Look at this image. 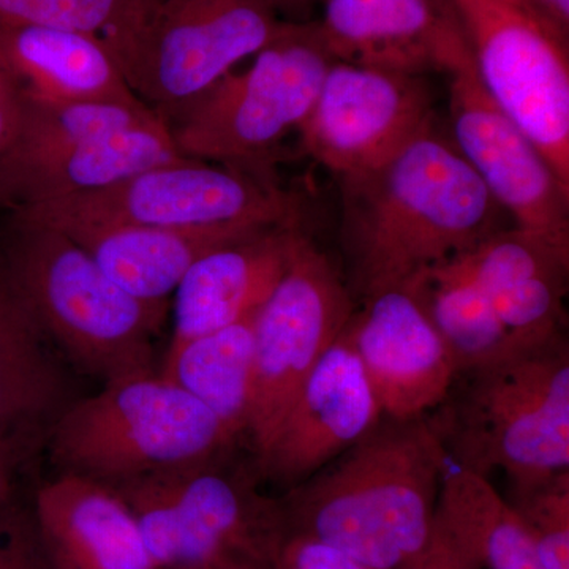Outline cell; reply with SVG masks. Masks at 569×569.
Wrapping results in <instances>:
<instances>
[{"instance_id": "obj_1", "label": "cell", "mask_w": 569, "mask_h": 569, "mask_svg": "<svg viewBox=\"0 0 569 569\" xmlns=\"http://www.w3.org/2000/svg\"><path fill=\"white\" fill-rule=\"evenodd\" d=\"M337 179L353 299L410 290L501 230L503 209L437 123L376 170Z\"/></svg>"}, {"instance_id": "obj_2", "label": "cell", "mask_w": 569, "mask_h": 569, "mask_svg": "<svg viewBox=\"0 0 569 569\" xmlns=\"http://www.w3.org/2000/svg\"><path fill=\"white\" fill-rule=\"evenodd\" d=\"M447 463L430 419L383 418L280 498L284 533L316 539L372 569H403L432 535Z\"/></svg>"}, {"instance_id": "obj_3", "label": "cell", "mask_w": 569, "mask_h": 569, "mask_svg": "<svg viewBox=\"0 0 569 569\" xmlns=\"http://www.w3.org/2000/svg\"><path fill=\"white\" fill-rule=\"evenodd\" d=\"M0 269L44 336L104 385L156 376L153 337L168 301L127 293L69 236L13 220Z\"/></svg>"}, {"instance_id": "obj_4", "label": "cell", "mask_w": 569, "mask_h": 569, "mask_svg": "<svg viewBox=\"0 0 569 569\" xmlns=\"http://www.w3.org/2000/svg\"><path fill=\"white\" fill-rule=\"evenodd\" d=\"M466 387L430 419L448 459L511 492L569 471V350L563 335L460 373Z\"/></svg>"}, {"instance_id": "obj_5", "label": "cell", "mask_w": 569, "mask_h": 569, "mask_svg": "<svg viewBox=\"0 0 569 569\" xmlns=\"http://www.w3.org/2000/svg\"><path fill=\"white\" fill-rule=\"evenodd\" d=\"M47 443L61 473L111 489L213 463L233 437L211 411L160 376L104 385L74 400Z\"/></svg>"}, {"instance_id": "obj_6", "label": "cell", "mask_w": 569, "mask_h": 569, "mask_svg": "<svg viewBox=\"0 0 569 569\" xmlns=\"http://www.w3.org/2000/svg\"><path fill=\"white\" fill-rule=\"evenodd\" d=\"M332 62L317 21H284L249 69L228 73L171 127L179 152L269 174L272 153L301 129Z\"/></svg>"}, {"instance_id": "obj_7", "label": "cell", "mask_w": 569, "mask_h": 569, "mask_svg": "<svg viewBox=\"0 0 569 569\" xmlns=\"http://www.w3.org/2000/svg\"><path fill=\"white\" fill-rule=\"evenodd\" d=\"M13 220L54 230L73 227L206 228L298 222L293 194L271 176L203 160L149 168L96 192L32 206Z\"/></svg>"}, {"instance_id": "obj_8", "label": "cell", "mask_w": 569, "mask_h": 569, "mask_svg": "<svg viewBox=\"0 0 569 569\" xmlns=\"http://www.w3.org/2000/svg\"><path fill=\"white\" fill-rule=\"evenodd\" d=\"M114 490L160 568L242 560L271 569L284 537L280 500L260 496L250 479L222 473L213 463Z\"/></svg>"}, {"instance_id": "obj_9", "label": "cell", "mask_w": 569, "mask_h": 569, "mask_svg": "<svg viewBox=\"0 0 569 569\" xmlns=\"http://www.w3.org/2000/svg\"><path fill=\"white\" fill-rule=\"evenodd\" d=\"M355 299L336 266L302 231L290 264L254 313L247 436L257 463L318 361L346 331Z\"/></svg>"}, {"instance_id": "obj_10", "label": "cell", "mask_w": 569, "mask_h": 569, "mask_svg": "<svg viewBox=\"0 0 569 569\" xmlns=\"http://www.w3.org/2000/svg\"><path fill=\"white\" fill-rule=\"evenodd\" d=\"M493 102L569 189L568 36L520 0H451Z\"/></svg>"}, {"instance_id": "obj_11", "label": "cell", "mask_w": 569, "mask_h": 569, "mask_svg": "<svg viewBox=\"0 0 569 569\" xmlns=\"http://www.w3.org/2000/svg\"><path fill=\"white\" fill-rule=\"evenodd\" d=\"M283 22L269 0H162L123 73L171 129Z\"/></svg>"}, {"instance_id": "obj_12", "label": "cell", "mask_w": 569, "mask_h": 569, "mask_svg": "<svg viewBox=\"0 0 569 569\" xmlns=\"http://www.w3.org/2000/svg\"><path fill=\"white\" fill-rule=\"evenodd\" d=\"M433 123L426 74L335 61L298 134L307 156L343 178L387 163Z\"/></svg>"}, {"instance_id": "obj_13", "label": "cell", "mask_w": 569, "mask_h": 569, "mask_svg": "<svg viewBox=\"0 0 569 569\" xmlns=\"http://www.w3.org/2000/svg\"><path fill=\"white\" fill-rule=\"evenodd\" d=\"M448 77L451 141L520 230L569 244V189L486 91L471 51Z\"/></svg>"}, {"instance_id": "obj_14", "label": "cell", "mask_w": 569, "mask_h": 569, "mask_svg": "<svg viewBox=\"0 0 569 569\" xmlns=\"http://www.w3.org/2000/svg\"><path fill=\"white\" fill-rule=\"evenodd\" d=\"M346 328L383 418L413 421L447 400L458 378L455 359L410 290L365 299Z\"/></svg>"}, {"instance_id": "obj_15", "label": "cell", "mask_w": 569, "mask_h": 569, "mask_svg": "<svg viewBox=\"0 0 569 569\" xmlns=\"http://www.w3.org/2000/svg\"><path fill=\"white\" fill-rule=\"evenodd\" d=\"M381 419L376 392L343 331L307 378L257 463L258 471L293 489L358 443Z\"/></svg>"}, {"instance_id": "obj_16", "label": "cell", "mask_w": 569, "mask_h": 569, "mask_svg": "<svg viewBox=\"0 0 569 569\" xmlns=\"http://www.w3.org/2000/svg\"><path fill=\"white\" fill-rule=\"evenodd\" d=\"M318 22L335 61L445 73L470 52L451 0H321Z\"/></svg>"}, {"instance_id": "obj_17", "label": "cell", "mask_w": 569, "mask_h": 569, "mask_svg": "<svg viewBox=\"0 0 569 569\" xmlns=\"http://www.w3.org/2000/svg\"><path fill=\"white\" fill-rule=\"evenodd\" d=\"M187 160L164 122L41 152L0 153V203L11 211L96 192Z\"/></svg>"}, {"instance_id": "obj_18", "label": "cell", "mask_w": 569, "mask_h": 569, "mask_svg": "<svg viewBox=\"0 0 569 569\" xmlns=\"http://www.w3.org/2000/svg\"><path fill=\"white\" fill-rule=\"evenodd\" d=\"M301 233L299 220L274 224L201 257L176 288L168 351L254 316L287 271Z\"/></svg>"}, {"instance_id": "obj_19", "label": "cell", "mask_w": 569, "mask_h": 569, "mask_svg": "<svg viewBox=\"0 0 569 569\" xmlns=\"http://www.w3.org/2000/svg\"><path fill=\"white\" fill-rule=\"evenodd\" d=\"M29 512L52 569H163L123 498L102 482L59 473L40 486Z\"/></svg>"}, {"instance_id": "obj_20", "label": "cell", "mask_w": 569, "mask_h": 569, "mask_svg": "<svg viewBox=\"0 0 569 569\" xmlns=\"http://www.w3.org/2000/svg\"><path fill=\"white\" fill-rule=\"evenodd\" d=\"M73 402L51 340L0 269V456L17 470Z\"/></svg>"}, {"instance_id": "obj_21", "label": "cell", "mask_w": 569, "mask_h": 569, "mask_svg": "<svg viewBox=\"0 0 569 569\" xmlns=\"http://www.w3.org/2000/svg\"><path fill=\"white\" fill-rule=\"evenodd\" d=\"M264 228L269 227H73L58 231L77 242L127 293L144 301H167L201 257Z\"/></svg>"}, {"instance_id": "obj_22", "label": "cell", "mask_w": 569, "mask_h": 569, "mask_svg": "<svg viewBox=\"0 0 569 569\" xmlns=\"http://www.w3.org/2000/svg\"><path fill=\"white\" fill-rule=\"evenodd\" d=\"M0 63L26 96L144 103L111 48L91 33L50 26L0 28Z\"/></svg>"}, {"instance_id": "obj_23", "label": "cell", "mask_w": 569, "mask_h": 569, "mask_svg": "<svg viewBox=\"0 0 569 569\" xmlns=\"http://www.w3.org/2000/svg\"><path fill=\"white\" fill-rule=\"evenodd\" d=\"M436 520L481 569H545L529 530L488 477L449 459Z\"/></svg>"}, {"instance_id": "obj_24", "label": "cell", "mask_w": 569, "mask_h": 569, "mask_svg": "<svg viewBox=\"0 0 569 569\" xmlns=\"http://www.w3.org/2000/svg\"><path fill=\"white\" fill-rule=\"evenodd\" d=\"M253 321L254 316L247 317L168 351L160 373L203 403L234 441L249 426Z\"/></svg>"}, {"instance_id": "obj_25", "label": "cell", "mask_w": 569, "mask_h": 569, "mask_svg": "<svg viewBox=\"0 0 569 569\" xmlns=\"http://www.w3.org/2000/svg\"><path fill=\"white\" fill-rule=\"evenodd\" d=\"M410 291L447 343L458 376L520 351L489 296L445 266L422 277Z\"/></svg>"}, {"instance_id": "obj_26", "label": "cell", "mask_w": 569, "mask_h": 569, "mask_svg": "<svg viewBox=\"0 0 569 569\" xmlns=\"http://www.w3.org/2000/svg\"><path fill=\"white\" fill-rule=\"evenodd\" d=\"M160 122L163 119L146 103L54 100L22 93L20 127L3 152L51 151Z\"/></svg>"}, {"instance_id": "obj_27", "label": "cell", "mask_w": 569, "mask_h": 569, "mask_svg": "<svg viewBox=\"0 0 569 569\" xmlns=\"http://www.w3.org/2000/svg\"><path fill=\"white\" fill-rule=\"evenodd\" d=\"M160 2L162 0H0V28L50 26L91 33L111 48L126 70L138 37Z\"/></svg>"}, {"instance_id": "obj_28", "label": "cell", "mask_w": 569, "mask_h": 569, "mask_svg": "<svg viewBox=\"0 0 569 569\" xmlns=\"http://www.w3.org/2000/svg\"><path fill=\"white\" fill-rule=\"evenodd\" d=\"M511 493L542 568L569 569V471Z\"/></svg>"}, {"instance_id": "obj_29", "label": "cell", "mask_w": 569, "mask_h": 569, "mask_svg": "<svg viewBox=\"0 0 569 569\" xmlns=\"http://www.w3.org/2000/svg\"><path fill=\"white\" fill-rule=\"evenodd\" d=\"M0 569H52L33 529L31 512L11 503L0 511Z\"/></svg>"}, {"instance_id": "obj_30", "label": "cell", "mask_w": 569, "mask_h": 569, "mask_svg": "<svg viewBox=\"0 0 569 569\" xmlns=\"http://www.w3.org/2000/svg\"><path fill=\"white\" fill-rule=\"evenodd\" d=\"M271 569H372L316 539L284 533Z\"/></svg>"}, {"instance_id": "obj_31", "label": "cell", "mask_w": 569, "mask_h": 569, "mask_svg": "<svg viewBox=\"0 0 569 569\" xmlns=\"http://www.w3.org/2000/svg\"><path fill=\"white\" fill-rule=\"evenodd\" d=\"M403 569H481V567L436 520L426 548Z\"/></svg>"}, {"instance_id": "obj_32", "label": "cell", "mask_w": 569, "mask_h": 569, "mask_svg": "<svg viewBox=\"0 0 569 569\" xmlns=\"http://www.w3.org/2000/svg\"><path fill=\"white\" fill-rule=\"evenodd\" d=\"M22 93L6 67L0 63V152L9 148L21 119Z\"/></svg>"}, {"instance_id": "obj_33", "label": "cell", "mask_w": 569, "mask_h": 569, "mask_svg": "<svg viewBox=\"0 0 569 569\" xmlns=\"http://www.w3.org/2000/svg\"><path fill=\"white\" fill-rule=\"evenodd\" d=\"M530 10L539 14L542 20L559 29L560 32L569 31V0H520Z\"/></svg>"}, {"instance_id": "obj_34", "label": "cell", "mask_w": 569, "mask_h": 569, "mask_svg": "<svg viewBox=\"0 0 569 569\" xmlns=\"http://www.w3.org/2000/svg\"><path fill=\"white\" fill-rule=\"evenodd\" d=\"M14 468L0 456V511L10 505V481Z\"/></svg>"}, {"instance_id": "obj_35", "label": "cell", "mask_w": 569, "mask_h": 569, "mask_svg": "<svg viewBox=\"0 0 569 569\" xmlns=\"http://www.w3.org/2000/svg\"><path fill=\"white\" fill-rule=\"evenodd\" d=\"M274 7L277 13L280 11H298L306 9L310 3L321 2V0H269Z\"/></svg>"}, {"instance_id": "obj_36", "label": "cell", "mask_w": 569, "mask_h": 569, "mask_svg": "<svg viewBox=\"0 0 569 569\" xmlns=\"http://www.w3.org/2000/svg\"><path fill=\"white\" fill-rule=\"evenodd\" d=\"M213 569H268L258 567V565L247 563L242 560H223L220 563L213 565Z\"/></svg>"}, {"instance_id": "obj_37", "label": "cell", "mask_w": 569, "mask_h": 569, "mask_svg": "<svg viewBox=\"0 0 569 569\" xmlns=\"http://www.w3.org/2000/svg\"><path fill=\"white\" fill-rule=\"evenodd\" d=\"M163 569H213L212 567H173Z\"/></svg>"}]
</instances>
